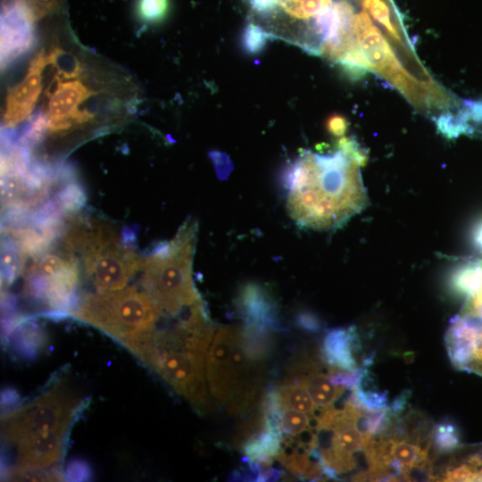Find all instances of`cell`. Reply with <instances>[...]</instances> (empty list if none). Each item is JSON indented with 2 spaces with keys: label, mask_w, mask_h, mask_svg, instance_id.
I'll return each mask as SVG.
<instances>
[{
  "label": "cell",
  "mask_w": 482,
  "mask_h": 482,
  "mask_svg": "<svg viewBox=\"0 0 482 482\" xmlns=\"http://www.w3.org/2000/svg\"><path fill=\"white\" fill-rule=\"evenodd\" d=\"M360 166L341 149L330 154L303 151L283 173L292 219L302 227L326 230L362 211L368 195Z\"/></svg>",
  "instance_id": "1"
},
{
  "label": "cell",
  "mask_w": 482,
  "mask_h": 482,
  "mask_svg": "<svg viewBox=\"0 0 482 482\" xmlns=\"http://www.w3.org/2000/svg\"><path fill=\"white\" fill-rule=\"evenodd\" d=\"M214 328L203 303L176 326L154 331L132 353L198 411L209 407L204 361Z\"/></svg>",
  "instance_id": "2"
},
{
  "label": "cell",
  "mask_w": 482,
  "mask_h": 482,
  "mask_svg": "<svg viewBox=\"0 0 482 482\" xmlns=\"http://www.w3.org/2000/svg\"><path fill=\"white\" fill-rule=\"evenodd\" d=\"M195 232V223L187 220L172 240L144 258L140 283L161 310L172 316L202 303L191 274Z\"/></svg>",
  "instance_id": "3"
},
{
  "label": "cell",
  "mask_w": 482,
  "mask_h": 482,
  "mask_svg": "<svg viewBox=\"0 0 482 482\" xmlns=\"http://www.w3.org/2000/svg\"><path fill=\"white\" fill-rule=\"evenodd\" d=\"M162 312L146 293L129 287L90 294L70 314L98 328L132 351L154 331Z\"/></svg>",
  "instance_id": "4"
},
{
  "label": "cell",
  "mask_w": 482,
  "mask_h": 482,
  "mask_svg": "<svg viewBox=\"0 0 482 482\" xmlns=\"http://www.w3.org/2000/svg\"><path fill=\"white\" fill-rule=\"evenodd\" d=\"M65 242L82 253L86 273L99 291L123 288L143 266L144 258L120 245L112 229L101 222L72 223Z\"/></svg>",
  "instance_id": "5"
},
{
  "label": "cell",
  "mask_w": 482,
  "mask_h": 482,
  "mask_svg": "<svg viewBox=\"0 0 482 482\" xmlns=\"http://www.w3.org/2000/svg\"><path fill=\"white\" fill-rule=\"evenodd\" d=\"M82 405V400L61 382L32 402L4 414L1 420L2 437L14 445L31 432L67 430Z\"/></svg>",
  "instance_id": "6"
},
{
  "label": "cell",
  "mask_w": 482,
  "mask_h": 482,
  "mask_svg": "<svg viewBox=\"0 0 482 482\" xmlns=\"http://www.w3.org/2000/svg\"><path fill=\"white\" fill-rule=\"evenodd\" d=\"M241 328L225 326L216 332L206 357V378L212 395L220 403H227L232 395L237 376L233 351Z\"/></svg>",
  "instance_id": "7"
},
{
  "label": "cell",
  "mask_w": 482,
  "mask_h": 482,
  "mask_svg": "<svg viewBox=\"0 0 482 482\" xmlns=\"http://www.w3.org/2000/svg\"><path fill=\"white\" fill-rule=\"evenodd\" d=\"M452 364L459 370L482 377V321L456 315L445 337Z\"/></svg>",
  "instance_id": "8"
},
{
  "label": "cell",
  "mask_w": 482,
  "mask_h": 482,
  "mask_svg": "<svg viewBox=\"0 0 482 482\" xmlns=\"http://www.w3.org/2000/svg\"><path fill=\"white\" fill-rule=\"evenodd\" d=\"M34 19L20 0L4 4L1 14V67L6 69L35 45Z\"/></svg>",
  "instance_id": "9"
},
{
  "label": "cell",
  "mask_w": 482,
  "mask_h": 482,
  "mask_svg": "<svg viewBox=\"0 0 482 482\" xmlns=\"http://www.w3.org/2000/svg\"><path fill=\"white\" fill-rule=\"evenodd\" d=\"M94 93L79 80L62 82L57 85L49 98L46 118L47 128L51 132L69 129L74 125L84 123L93 116L79 105Z\"/></svg>",
  "instance_id": "10"
},
{
  "label": "cell",
  "mask_w": 482,
  "mask_h": 482,
  "mask_svg": "<svg viewBox=\"0 0 482 482\" xmlns=\"http://www.w3.org/2000/svg\"><path fill=\"white\" fill-rule=\"evenodd\" d=\"M46 64V55L40 52L23 80L10 89L4 112V127L14 128L30 115L42 88L41 73Z\"/></svg>",
  "instance_id": "11"
},
{
  "label": "cell",
  "mask_w": 482,
  "mask_h": 482,
  "mask_svg": "<svg viewBox=\"0 0 482 482\" xmlns=\"http://www.w3.org/2000/svg\"><path fill=\"white\" fill-rule=\"evenodd\" d=\"M66 433L63 429L38 430L21 437L14 444L18 466L46 470L58 463L62 456Z\"/></svg>",
  "instance_id": "12"
},
{
  "label": "cell",
  "mask_w": 482,
  "mask_h": 482,
  "mask_svg": "<svg viewBox=\"0 0 482 482\" xmlns=\"http://www.w3.org/2000/svg\"><path fill=\"white\" fill-rule=\"evenodd\" d=\"M317 370L314 362L299 359L291 363L285 379L303 385L317 406L322 409L333 407L334 402L346 388L334 384L329 378V372L324 373Z\"/></svg>",
  "instance_id": "13"
},
{
  "label": "cell",
  "mask_w": 482,
  "mask_h": 482,
  "mask_svg": "<svg viewBox=\"0 0 482 482\" xmlns=\"http://www.w3.org/2000/svg\"><path fill=\"white\" fill-rule=\"evenodd\" d=\"M237 302L246 324L269 329L279 328L275 303L262 287L256 284L245 285L239 292Z\"/></svg>",
  "instance_id": "14"
},
{
  "label": "cell",
  "mask_w": 482,
  "mask_h": 482,
  "mask_svg": "<svg viewBox=\"0 0 482 482\" xmlns=\"http://www.w3.org/2000/svg\"><path fill=\"white\" fill-rule=\"evenodd\" d=\"M359 339L353 327L329 330L322 343L321 357L330 367L345 370L358 369L354 351L359 347Z\"/></svg>",
  "instance_id": "15"
},
{
  "label": "cell",
  "mask_w": 482,
  "mask_h": 482,
  "mask_svg": "<svg viewBox=\"0 0 482 482\" xmlns=\"http://www.w3.org/2000/svg\"><path fill=\"white\" fill-rule=\"evenodd\" d=\"M355 36L371 70L398 69L399 65L391 47L376 26L372 24L357 32Z\"/></svg>",
  "instance_id": "16"
},
{
  "label": "cell",
  "mask_w": 482,
  "mask_h": 482,
  "mask_svg": "<svg viewBox=\"0 0 482 482\" xmlns=\"http://www.w3.org/2000/svg\"><path fill=\"white\" fill-rule=\"evenodd\" d=\"M279 399L285 406L305 412L310 416L320 417L325 409H318L306 388L298 382L285 379L275 387Z\"/></svg>",
  "instance_id": "17"
},
{
  "label": "cell",
  "mask_w": 482,
  "mask_h": 482,
  "mask_svg": "<svg viewBox=\"0 0 482 482\" xmlns=\"http://www.w3.org/2000/svg\"><path fill=\"white\" fill-rule=\"evenodd\" d=\"M279 402L278 422L283 438H296L308 429L318 430L319 417L312 416V418H309V414L285 406L282 404L280 399Z\"/></svg>",
  "instance_id": "18"
},
{
  "label": "cell",
  "mask_w": 482,
  "mask_h": 482,
  "mask_svg": "<svg viewBox=\"0 0 482 482\" xmlns=\"http://www.w3.org/2000/svg\"><path fill=\"white\" fill-rule=\"evenodd\" d=\"M453 290L465 297L482 288V260L467 262L459 267L451 278Z\"/></svg>",
  "instance_id": "19"
},
{
  "label": "cell",
  "mask_w": 482,
  "mask_h": 482,
  "mask_svg": "<svg viewBox=\"0 0 482 482\" xmlns=\"http://www.w3.org/2000/svg\"><path fill=\"white\" fill-rule=\"evenodd\" d=\"M25 255L26 253L14 237L3 240L2 276L4 282L12 283L21 273L23 269Z\"/></svg>",
  "instance_id": "20"
},
{
  "label": "cell",
  "mask_w": 482,
  "mask_h": 482,
  "mask_svg": "<svg viewBox=\"0 0 482 482\" xmlns=\"http://www.w3.org/2000/svg\"><path fill=\"white\" fill-rule=\"evenodd\" d=\"M461 446L457 428L450 421H441L434 426L431 448L434 454H443L455 451Z\"/></svg>",
  "instance_id": "21"
},
{
  "label": "cell",
  "mask_w": 482,
  "mask_h": 482,
  "mask_svg": "<svg viewBox=\"0 0 482 482\" xmlns=\"http://www.w3.org/2000/svg\"><path fill=\"white\" fill-rule=\"evenodd\" d=\"M271 34L263 29L261 26L249 22L244 28L240 45L244 52L250 55L260 54L266 46Z\"/></svg>",
  "instance_id": "22"
},
{
  "label": "cell",
  "mask_w": 482,
  "mask_h": 482,
  "mask_svg": "<svg viewBox=\"0 0 482 482\" xmlns=\"http://www.w3.org/2000/svg\"><path fill=\"white\" fill-rule=\"evenodd\" d=\"M169 10V0H137V12L146 23L160 22Z\"/></svg>",
  "instance_id": "23"
},
{
  "label": "cell",
  "mask_w": 482,
  "mask_h": 482,
  "mask_svg": "<svg viewBox=\"0 0 482 482\" xmlns=\"http://www.w3.org/2000/svg\"><path fill=\"white\" fill-rule=\"evenodd\" d=\"M355 395L360 404L368 411L388 409L387 394L374 390H364L362 386L351 390Z\"/></svg>",
  "instance_id": "24"
},
{
  "label": "cell",
  "mask_w": 482,
  "mask_h": 482,
  "mask_svg": "<svg viewBox=\"0 0 482 482\" xmlns=\"http://www.w3.org/2000/svg\"><path fill=\"white\" fill-rule=\"evenodd\" d=\"M466 119L460 113L454 116L450 112L441 114L436 120L437 129L447 137H456L468 130Z\"/></svg>",
  "instance_id": "25"
},
{
  "label": "cell",
  "mask_w": 482,
  "mask_h": 482,
  "mask_svg": "<svg viewBox=\"0 0 482 482\" xmlns=\"http://www.w3.org/2000/svg\"><path fill=\"white\" fill-rule=\"evenodd\" d=\"M363 6L389 33L398 38L396 29L390 21L389 8L383 0H363Z\"/></svg>",
  "instance_id": "26"
},
{
  "label": "cell",
  "mask_w": 482,
  "mask_h": 482,
  "mask_svg": "<svg viewBox=\"0 0 482 482\" xmlns=\"http://www.w3.org/2000/svg\"><path fill=\"white\" fill-rule=\"evenodd\" d=\"M459 314L482 321V288L466 297Z\"/></svg>",
  "instance_id": "27"
},
{
  "label": "cell",
  "mask_w": 482,
  "mask_h": 482,
  "mask_svg": "<svg viewBox=\"0 0 482 482\" xmlns=\"http://www.w3.org/2000/svg\"><path fill=\"white\" fill-rule=\"evenodd\" d=\"M31 14L34 21L43 18L54 10L58 0H20Z\"/></svg>",
  "instance_id": "28"
},
{
  "label": "cell",
  "mask_w": 482,
  "mask_h": 482,
  "mask_svg": "<svg viewBox=\"0 0 482 482\" xmlns=\"http://www.w3.org/2000/svg\"><path fill=\"white\" fill-rule=\"evenodd\" d=\"M348 125L347 119L338 113H333L326 120L327 130L337 137L343 136L346 132Z\"/></svg>",
  "instance_id": "29"
},
{
  "label": "cell",
  "mask_w": 482,
  "mask_h": 482,
  "mask_svg": "<svg viewBox=\"0 0 482 482\" xmlns=\"http://www.w3.org/2000/svg\"><path fill=\"white\" fill-rule=\"evenodd\" d=\"M210 157L212 158L216 171L220 178H226L233 169L232 162L229 156L220 152H212L210 153Z\"/></svg>",
  "instance_id": "30"
},
{
  "label": "cell",
  "mask_w": 482,
  "mask_h": 482,
  "mask_svg": "<svg viewBox=\"0 0 482 482\" xmlns=\"http://www.w3.org/2000/svg\"><path fill=\"white\" fill-rule=\"evenodd\" d=\"M252 9L262 15L274 12L281 0H248Z\"/></svg>",
  "instance_id": "31"
},
{
  "label": "cell",
  "mask_w": 482,
  "mask_h": 482,
  "mask_svg": "<svg viewBox=\"0 0 482 482\" xmlns=\"http://www.w3.org/2000/svg\"><path fill=\"white\" fill-rule=\"evenodd\" d=\"M464 106L465 109L461 113L466 120L482 121V100L465 101Z\"/></svg>",
  "instance_id": "32"
},
{
  "label": "cell",
  "mask_w": 482,
  "mask_h": 482,
  "mask_svg": "<svg viewBox=\"0 0 482 482\" xmlns=\"http://www.w3.org/2000/svg\"><path fill=\"white\" fill-rule=\"evenodd\" d=\"M297 322L302 328L311 332H318L320 328V323L317 317L308 312L299 314Z\"/></svg>",
  "instance_id": "33"
},
{
  "label": "cell",
  "mask_w": 482,
  "mask_h": 482,
  "mask_svg": "<svg viewBox=\"0 0 482 482\" xmlns=\"http://www.w3.org/2000/svg\"><path fill=\"white\" fill-rule=\"evenodd\" d=\"M409 396L410 392L408 391H404L399 395L388 408L389 411L395 416H399L404 411Z\"/></svg>",
  "instance_id": "34"
},
{
  "label": "cell",
  "mask_w": 482,
  "mask_h": 482,
  "mask_svg": "<svg viewBox=\"0 0 482 482\" xmlns=\"http://www.w3.org/2000/svg\"><path fill=\"white\" fill-rule=\"evenodd\" d=\"M473 240L476 246L482 251V220L478 223L473 232Z\"/></svg>",
  "instance_id": "35"
}]
</instances>
